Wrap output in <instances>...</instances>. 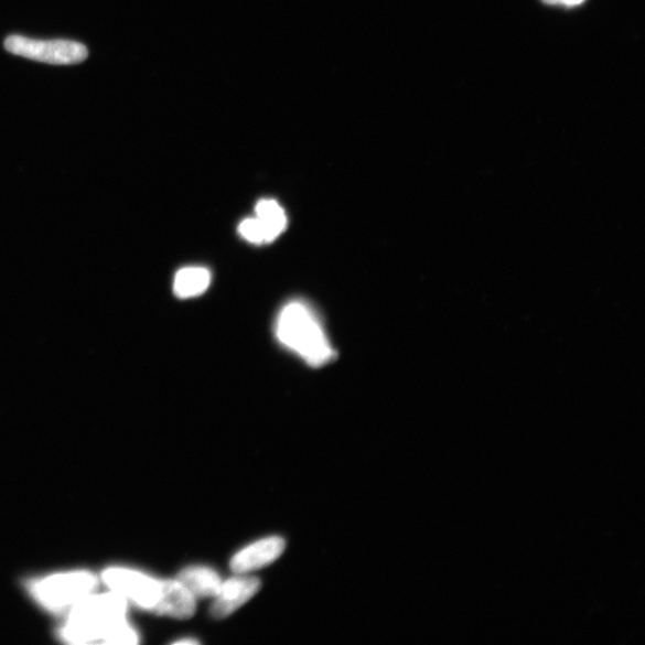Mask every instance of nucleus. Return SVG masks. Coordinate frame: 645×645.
Here are the masks:
<instances>
[{"instance_id": "14", "label": "nucleus", "mask_w": 645, "mask_h": 645, "mask_svg": "<svg viewBox=\"0 0 645 645\" xmlns=\"http://www.w3.org/2000/svg\"><path fill=\"white\" fill-rule=\"evenodd\" d=\"M176 644H198L196 639H182L176 642Z\"/></svg>"}, {"instance_id": "8", "label": "nucleus", "mask_w": 645, "mask_h": 645, "mask_svg": "<svg viewBox=\"0 0 645 645\" xmlns=\"http://www.w3.org/2000/svg\"><path fill=\"white\" fill-rule=\"evenodd\" d=\"M195 598L176 581H163V594L158 605V614L174 616L178 620L191 619L195 613Z\"/></svg>"}, {"instance_id": "7", "label": "nucleus", "mask_w": 645, "mask_h": 645, "mask_svg": "<svg viewBox=\"0 0 645 645\" xmlns=\"http://www.w3.org/2000/svg\"><path fill=\"white\" fill-rule=\"evenodd\" d=\"M284 548L286 541L281 537L258 540L235 555L232 569L237 576H244V573L264 568L277 561Z\"/></svg>"}, {"instance_id": "12", "label": "nucleus", "mask_w": 645, "mask_h": 645, "mask_svg": "<svg viewBox=\"0 0 645 645\" xmlns=\"http://www.w3.org/2000/svg\"><path fill=\"white\" fill-rule=\"evenodd\" d=\"M240 236L249 243L262 246L272 241L264 223L256 218L244 219L238 227Z\"/></svg>"}, {"instance_id": "11", "label": "nucleus", "mask_w": 645, "mask_h": 645, "mask_svg": "<svg viewBox=\"0 0 645 645\" xmlns=\"http://www.w3.org/2000/svg\"><path fill=\"white\" fill-rule=\"evenodd\" d=\"M255 212L256 217L264 223L272 241H275L287 227V215L284 209L278 201L262 198L258 201Z\"/></svg>"}, {"instance_id": "9", "label": "nucleus", "mask_w": 645, "mask_h": 645, "mask_svg": "<svg viewBox=\"0 0 645 645\" xmlns=\"http://www.w3.org/2000/svg\"><path fill=\"white\" fill-rule=\"evenodd\" d=\"M179 582L185 590L196 598H215L222 587V579L217 572L207 567H191L180 572Z\"/></svg>"}, {"instance_id": "13", "label": "nucleus", "mask_w": 645, "mask_h": 645, "mask_svg": "<svg viewBox=\"0 0 645 645\" xmlns=\"http://www.w3.org/2000/svg\"><path fill=\"white\" fill-rule=\"evenodd\" d=\"M542 2L553 7L573 8L581 6L585 0H542Z\"/></svg>"}, {"instance_id": "10", "label": "nucleus", "mask_w": 645, "mask_h": 645, "mask_svg": "<svg viewBox=\"0 0 645 645\" xmlns=\"http://www.w3.org/2000/svg\"><path fill=\"white\" fill-rule=\"evenodd\" d=\"M212 275L205 267H185L176 272L174 293L180 299H190L205 293L211 284Z\"/></svg>"}, {"instance_id": "3", "label": "nucleus", "mask_w": 645, "mask_h": 645, "mask_svg": "<svg viewBox=\"0 0 645 645\" xmlns=\"http://www.w3.org/2000/svg\"><path fill=\"white\" fill-rule=\"evenodd\" d=\"M96 584L97 580L93 573L74 571L33 581L29 584V591L43 608L62 612L71 610L80 600L90 595Z\"/></svg>"}, {"instance_id": "1", "label": "nucleus", "mask_w": 645, "mask_h": 645, "mask_svg": "<svg viewBox=\"0 0 645 645\" xmlns=\"http://www.w3.org/2000/svg\"><path fill=\"white\" fill-rule=\"evenodd\" d=\"M127 600L117 594L88 595L69 610L61 631L74 644H136L138 634L126 622Z\"/></svg>"}, {"instance_id": "6", "label": "nucleus", "mask_w": 645, "mask_h": 645, "mask_svg": "<svg viewBox=\"0 0 645 645\" xmlns=\"http://www.w3.org/2000/svg\"><path fill=\"white\" fill-rule=\"evenodd\" d=\"M261 581L257 578L236 577L222 583L221 591L213 602L211 613L215 620L227 619L260 591Z\"/></svg>"}, {"instance_id": "5", "label": "nucleus", "mask_w": 645, "mask_h": 645, "mask_svg": "<svg viewBox=\"0 0 645 645\" xmlns=\"http://www.w3.org/2000/svg\"><path fill=\"white\" fill-rule=\"evenodd\" d=\"M104 581L114 593L133 601L142 609L157 612L163 594V581H157L146 573L125 568L106 570Z\"/></svg>"}, {"instance_id": "4", "label": "nucleus", "mask_w": 645, "mask_h": 645, "mask_svg": "<svg viewBox=\"0 0 645 645\" xmlns=\"http://www.w3.org/2000/svg\"><path fill=\"white\" fill-rule=\"evenodd\" d=\"M10 53L52 65L79 64L88 57V49L69 40H36L12 35L6 41Z\"/></svg>"}, {"instance_id": "2", "label": "nucleus", "mask_w": 645, "mask_h": 645, "mask_svg": "<svg viewBox=\"0 0 645 645\" xmlns=\"http://www.w3.org/2000/svg\"><path fill=\"white\" fill-rule=\"evenodd\" d=\"M276 333L282 346L298 354L312 367L327 365L336 357L319 315L304 301L293 300L283 307L277 320Z\"/></svg>"}]
</instances>
